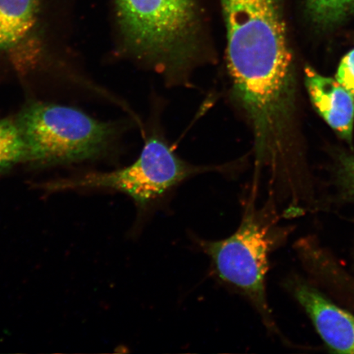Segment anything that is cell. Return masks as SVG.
<instances>
[{"instance_id":"cell-1","label":"cell","mask_w":354,"mask_h":354,"mask_svg":"<svg viewBox=\"0 0 354 354\" xmlns=\"http://www.w3.org/2000/svg\"><path fill=\"white\" fill-rule=\"evenodd\" d=\"M118 29L137 56L174 73L197 55L199 0H111Z\"/></svg>"},{"instance_id":"cell-5","label":"cell","mask_w":354,"mask_h":354,"mask_svg":"<svg viewBox=\"0 0 354 354\" xmlns=\"http://www.w3.org/2000/svg\"><path fill=\"white\" fill-rule=\"evenodd\" d=\"M294 294L327 346L336 353L354 354L353 314L305 283H295Z\"/></svg>"},{"instance_id":"cell-10","label":"cell","mask_w":354,"mask_h":354,"mask_svg":"<svg viewBox=\"0 0 354 354\" xmlns=\"http://www.w3.org/2000/svg\"><path fill=\"white\" fill-rule=\"evenodd\" d=\"M335 80L354 97V50L340 62Z\"/></svg>"},{"instance_id":"cell-7","label":"cell","mask_w":354,"mask_h":354,"mask_svg":"<svg viewBox=\"0 0 354 354\" xmlns=\"http://www.w3.org/2000/svg\"><path fill=\"white\" fill-rule=\"evenodd\" d=\"M39 0H0V53L15 50L37 24Z\"/></svg>"},{"instance_id":"cell-8","label":"cell","mask_w":354,"mask_h":354,"mask_svg":"<svg viewBox=\"0 0 354 354\" xmlns=\"http://www.w3.org/2000/svg\"><path fill=\"white\" fill-rule=\"evenodd\" d=\"M28 149L15 120L0 118V176L17 165H28Z\"/></svg>"},{"instance_id":"cell-2","label":"cell","mask_w":354,"mask_h":354,"mask_svg":"<svg viewBox=\"0 0 354 354\" xmlns=\"http://www.w3.org/2000/svg\"><path fill=\"white\" fill-rule=\"evenodd\" d=\"M28 149V165L48 167L94 160L112 145L117 130L69 106L35 101L15 119Z\"/></svg>"},{"instance_id":"cell-6","label":"cell","mask_w":354,"mask_h":354,"mask_svg":"<svg viewBox=\"0 0 354 354\" xmlns=\"http://www.w3.org/2000/svg\"><path fill=\"white\" fill-rule=\"evenodd\" d=\"M305 81L318 112L344 139L351 141L354 124V97L335 79L326 77L307 66Z\"/></svg>"},{"instance_id":"cell-9","label":"cell","mask_w":354,"mask_h":354,"mask_svg":"<svg viewBox=\"0 0 354 354\" xmlns=\"http://www.w3.org/2000/svg\"><path fill=\"white\" fill-rule=\"evenodd\" d=\"M310 15L317 24H338L354 12V0H307Z\"/></svg>"},{"instance_id":"cell-11","label":"cell","mask_w":354,"mask_h":354,"mask_svg":"<svg viewBox=\"0 0 354 354\" xmlns=\"http://www.w3.org/2000/svg\"><path fill=\"white\" fill-rule=\"evenodd\" d=\"M339 177L345 196L354 199V156L344 159L340 167Z\"/></svg>"},{"instance_id":"cell-4","label":"cell","mask_w":354,"mask_h":354,"mask_svg":"<svg viewBox=\"0 0 354 354\" xmlns=\"http://www.w3.org/2000/svg\"><path fill=\"white\" fill-rule=\"evenodd\" d=\"M224 167L189 165L180 158L165 141L152 137L132 165L112 171L88 174L57 179L39 185L46 192L74 189L113 190L126 194L135 203L139 214H145L171 190L190 177Z\"/></svg>"},{"instance_id":"cell-3","label":"cell","mask_w":354,"mask_h":354,"mask_svg":"<svg viewBox=\"0 0 354 354\" xmlns=\"http://www.w3.org/2000/svg\"><path fill=\"white\" fill-rule=\"evenodd\" d=\"M275 229L265 210L245 203L238 229L221 240L194 238L209 259L216 280L245 297L269 330H275L266 291L269 256L277 243Z\"/></svg>"}]
</instances>
